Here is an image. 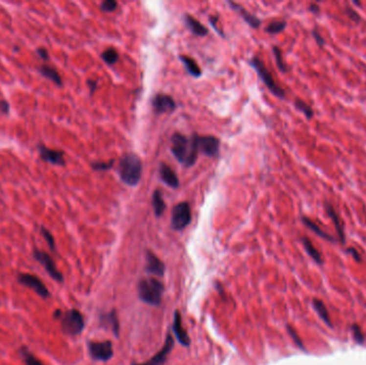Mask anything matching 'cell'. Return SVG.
<instances>
[{"instance_id": "26", "label": "cell", "mask_w": 366, "mask_h": 365, "mask_svg": "<svg viewBox=\"0 0 366 365\" xmlns=\"http://www.w3.org/2000/svg\"><path fill=\"white\" fill-rule=\"evenodd\" d=\"M313 306H314V309L316 310V312L318 313L319 317L321 318V319L325 323H327L329 327H333L332 322H331V318L329 316L328 309L325 308V305H324V303L322 302V301L319 300V299H314L313 300Z\"/></svg>"}, {"instance_id": "6", "label": "cell", "mask_w": 366, "mask_h": 365, "mask_svg": "<svg viewBox=\"0 0 366 365\" xmlns=\"http://www.w3.org/2000/svg\"><path fill=\"white\" fill-rule=\"evenodd\" d=\"M192 221L191 206L187 201L177 204L171 211V228L177 231L185 229Z\"/></svg>"}, {"instance_id": "22", "label": "cell", "mask_w": 366, "mask_h": 365, "mask_svg": "<svg viewBox=\"0 0 366 365\" xmlns=\"http://www.w3.org/2000/svg\"><path fill=\"white\" fill-rule=\"evenodd\" d=\"M152 207H153L154 214H156L157 218L162 217V214L164 213L165 209H166V205H165V201L163 199L162 192L160 190H156L153 192Z\"/></svg>"}, {"instance_id": "10", "label": "cell", "mask_w": 366, "mask_h": 365, "mask_svg": "<svg viewBox=\"0 0 366 365\" xmlns=\"http://www.w3.org/2000/svg\"><path fill=\"white\" fill-rule=\"evenodd\" d=\"M152 108L156 114L162 115L166 113H173L177 107L176 102L173 97L164 94H158L152 97Z\"/></svg>"}, {"instance_id": "27", "label": "cell", "mask_w": 366, "mask_h": 365, "mask_svg": "<svg viewBox=\"0 0 366 365\" xmlns=\"http://www.w3.org/2000/svg\"><path fill=\"white\" fill-rule=\"evenodd\" d=\"M101 58H102V60L106 63V65L113 66L118 61L119 53L114 48H110V49H106L104 51H103L102 55H101Z\"/></svg>"}, {"instance_id": "36", "label": "cell", "mask_w": 366, "mask_h": 365, "mask_svg": "<svg viewBox=\"0 0 366 365\" xmlns=\"http://www.w3.org/2000/svg\"><path fill=\"white\" fill-rule=\"evenodd\" d=\"M287 329H288V333H289V335H290L291 338H293V340H294V341L296 343V345L298 346L300 349L305 350L304 345H303L302 341L300 340V338L298 337V334H297V332L295 331V329H294V328H291L290 326H287Z\"/></svg>"}, {"instance_id": "42", "label": "cell", "mask_w": 366, "mask_h": 365, "mask_svg": "<svg viewBox=\"0 0 366 365\" xmlns=\"http://www.w3.org/2000/svg\"><path fill=\"white\" fill-rule=\"evenodd\" d=\"M347 252L348 253H349V254H351L352 255V256H353V258L354 259H356L357 260V262H362V257H361V255H360L359 254V252L356 250V248H353V247H349V248H348V250H347Z\"/></svg>"}, {"instance_id": "28", "label": "cell", "mask_w": 366, "mask_h": 365, "mask_svg": "<svg viewBox=\"0 0 366 365\" xmlns=\"http://www.w3.org/2000/svg\"><path fill=\"white\" fill-rule=\"evenodd\" d=\"M295 106L297 109H298V111H300L303 115H304L307 119H312L314 117V115H315V113H314V109L312 108L310 104H307L303 100H300V98H297V100L295 101Z\"/></svg>"}, {"instance_id": "44", "label": "cell", "mask_w": 366, "mask_h": 365, "mask_svg": "<svg viewBox=\"0 0 366 365\" xmlns=\"http://www.w3.org/2000/svg\"><path fill=\"white\" fill-rule=\"evenodd\" d=\"M308 11L312 13H319L320 12V8L317 3H312L310 7H308Z\"/></svg>"}, {"instance_id": "32", "label": "cell", "mask_w": 366, "mask_h": 365, "mask_svg": "<svg viewBox=\"0 0 366 365\" xmlns=\"http://www.w3.org/2000/svg\"><path fill=\"white\" fill-rule=\"evenodd\" d=\"M115 164V160H111L110 162H93L91 163V167L96 171H106L113 169Z\"/></svg>"}, {"instance_id": "39", "label": "cell", "mask_w": 366, "mask_h": 365, "mask_svg": "<svg viewBox=\"0 0 366 365\" xmlns=\"http://www.w3.org/2000/svg\"><path fill=\"white\" fill-rule=\"evenodd\" d=\"M312 34H313L314 39H315L316 43H317L319 46H323V45H324V43H325L324 38L321 36V34L319 33L318 30H316V29H314V30L312 31Z\"/></svg>"}, {"instance_id": "19", "label": "cell", "mask_w": 366, "mask_h": 365, "mask_svg": "<svg viewBox=\"0 0 366 365\" xmlns=\"http://www.w3.org/2000/svg\"><path fill=\"white\" fill-rule=\"evenodd\" d=\"M184 23L188 30L197 37H206L209 33V29L191 15L184 16Z\"/></svg>"}, {"instance_id": "34", "label": "cell", "mask_w": 366, "mask_h": 365, "mask_svg": "<svg viewBox=\"0 0 366 365\" xmlns=\"http://www.w3.org/2000/svg\"><path fill=\"white\" fill-rule=\"evenodd\" d=\"M41 234H42V236H43V238L45 239V241L47 242V244H48V246H49L50 250H51V251H55V248H56L55 239H54L53 235L50 234V231H49L48 229L45 228L44 226H42V227H41Z\"/></svg>"}, {"instance_id": "29", "label": "cell", "mask_w": 366, "mask_h": 365, "mask_svg": "<svg viewBox=\"0 0 366 365\" xmlns=\"http://www.w3.org/2000/svg\"><path fill=\"white\" fill-rule=\"evenodd\" d=\"M286 26H287V22L282 20V21H273L269 24L266 28V32L270 34H277L279 32H283Z\"/></svg>"}, {"instance_id": "41", "label": "cell", "mask_w": 366, "mask_h": 365, "mask_svg": "<svg viewBox=\"0 0 366 365\" xmlns=\"http://www.w3.org/2000/svg\"><path fill=\"white\" fill-rule=\"evenodd\" d=\"M87 84H88V87L90 89V94L92 95L94 94V91L98 89V80L95 79H88L87 80Z\"/></svg>"}, {"instance_id": "13", "label": "cell", "mask_w": 366, "mask_h": 365, "mask_svg": "<svg viewBox=\"0 0 366 365\" xmlns=\"http://www.w3.org/2000/svg\"><path fill=\"white\" fill-rule=\"evenodd\" d=\"M324 210L325 212H327L329 218L332 219V222L334 223L337 236H339V239L342 242V244H345L346 236H345L344 223H343L341 217L339 216V213L336 212L334 206L329 201H324Z\"/></svg>"}, {"instance_id": "9", "label": "cell", "mask_w": 366, "mask_h": 365, "mask_svg": "<svg viewBox=\"0 0 366 365\" xmlns=\"http://www.w3.org/2000/svg\"><path fill=\"white\" fill-rule=\"evenodd\" d=\"M17 280L22 284L28 288L32 289L33 292H36L40 297L46 299L49 297V292L47 287L45 286L43 281L38 277L37 275L29 274V273H21L17 276Z\"/></svg>"}, {"instance_id": "43", "label": "cell", "mask_w": 366, "mask_h": 365, "mask_svg": "<svg viewBox=\"0 0 366 365\" xmlns=\"http://www.w3.org/2000/svg\"><path fill=\"white\" fill-rule=\"evenodd\" d=\"M0 111H1L3 114L8 115L9 114V111H10V105L9 103L7 101H0Z\"/></svg>"}, {"instance_id": "35", "label": "cell", "mask_w": 366, "mask_h": 365, "mask_svg": "<svg viewBox=\"0 0 366 365\" xmlns=\"http://www.w3.org/2000/svg\"><path fill=\"white\" fill-rule=\"evenodd\" d=\"M351 330H352V333H353V337H354V340H356L359 344H363L364 341H365V335L364 333L362 332L361 328H360L358 324H352L351 326Z\"/></svg>"}, {"instance_id": "1", "label": "cell", "mask_w": 366, "mask_h": 365, "mask_svg": "<svg viewBox=\"0 0 366 365\" xmlns=\"http://www.w3.org/2000/svg\"><path fill=\"white\" fill-rule=\"evenodd\" d=\"M171 152L182 165L192 167L198 158V135L186 137L181 133H175L171 137Z\"/></svg>"}, {"instance_id": "45", "label": "cell", "mask_w": 366, "mask_h": 365, "mask_svg": "<svg viewBox=\"0 0 366 365\" xmlns=\"http://www.w3.org/2000/svg\"><path fill=\"white\" fill-rule=\"evenodd\" d=\"M353 3L357 4V5H361V2H358V1H353Z\"/></svg>"}, {"instance_id": "18", "label": "cell", "mask_w": 366, "mask_h": 365, "mask_svg": "<svg viewBox=\"0 0 366 365\" xmlns=\"http://www.w3.org/2000/svg\"><path fill=\"white\" fill-rule=\"evenodd\" d=\"M228 4L230 5L231 9L237 11V12L239 13V15L242 17V19L244 20V22L247 23V24L252 27V28H258L260 25H261V21L258 19V17L255 16L254 14L250 13L249 11L245 10V8H243L242 5H240L239 3L237 2H233V1H228Z\"/></svg>"}, {"instance_id": "17", "label": "cell", "mask_w": 366, "mask_h": 365, "mask_svg": "<svg viewBox=\"0 0 366 365\" xmlns=\"http://www.w3.org/2000/svg\"><path fill=\"white\" fill-rule=\"evenodd\" d=\"M159 173H160V178L161 180L168 185L171 189H178L180 182H179V178L177 176V173L170 169L168 165L165 163H161L159 167Z\"/></svg>"}, {"instance_id": "2", "label": "cell", "mask_w": 366, "mask_h": 365, "mask_svg": "<svg viewBox=\"0 0 366 365\" xmlns=\"http://www.w3.org/2000/svg\"><path fill=\"white\" fill-rule=\"evenodd\" d=\"M118 173L123 183L129 187H136L139 183L142 173V163L134 153L124 154L118 166Z\"/></svg>"}, {"instance_id": "14", "label": "cell", "mask_w": 366, "mask_h": 365, "mask_svg": "<svg viewBox=\"0 0 366 365\" xmlns=\"http://www.w3.org/2000/svg\"><path fill=\"white\" fill-rule=\"evenodd\" d=\"M173 347H174V339L170 334H168L167 339L164 343L163 348L160 350L156 356L145 363L134 364V365H163L165 362H166L167 357L170 353V351L173 350Z\"/></svg>"}, {"instance_id": "30", "label": "cell", "mask_w": 366, "mask_h": 365, "mask_svg": "<svg viewBox=\"0 0 366 365\" xmlns=\"http://www.w3.org/2000/svg\"><path fill=\"white\" fill-rule=\"evenodd\" d=\"M21 355L26 365H44L37 357H34L32 353L26 348V347H23V348L21 349Z\"/></svg>"}, {"instance_id": "8", "label": "cell", "mask_w": 366, "mask_h": 365, "mask_svg": "<svg viewBox=\"0 0 366 365\" xmlns=\"http://www.w3.org/2000/svg\"><path fill=\"white\" fill-rule=\"evenodd\" d=\"M33 257L43 266L51 279H54L55 281L60 282V283L64 281V275H62L61 272L57 269V266L53 260V258L50 257L49 254L36 248V250L33 251Z\"/></svg>"}, {"instance_id": "21", "label": "cell", "mask_w": 366, "mask_h": 365, "mask_svg": "<svg viewBox=\"0 0 366 365\" xmlns=\"http://www.w3.org/2000/svg\"><path fill=\"white\" fill-rule=\"evenodd\" d=\"M301 221H302L303 224H304V225L306 226L307 228H310V229H311L312 231H314V233H315L317 236L321 237L322 239L328 240V241H331V242H335V238H334L333 236H331V235H329L328 233H325L324 230H322L321 228L319 227V225H318V224H316L315 222L312 221V219H311L310 218H307V217H302V218H301Z\"/></svg>"}, {"instance_id": "24", "label": "cell", "mask_w": 366, "mask_h": 365, "mask_svg": "<svg viewBox=\"0 0 366 365\" xmlns=\"http://www.w3.org/2000/svg\"><path fill=\"white\" fill-rule=\"evenodd\" d=\"M302 243H303V246H304V248H305L306 253L313 258L314 262H315L318 265H322L323 264V258L321 256V254H320V252L317 250V248L313 245V243L311 242V240L306 238V237H304V238H302Z\"/></svg>"}, {"instance_id": "5", "label": "cell", "mask_w": 366, "mask_h": 365, "mask_svg": "<svg viewBox=\"0 0 366 365\" xmlns=\"http://www.w3.org/2000/svg\"><path fill=\"white\" fill-rule=\"evenodd\" d=\"M61 329L66 334L75 337L81 334L85 328V319L82 313L77 310H69L61 314Z\"/></svg>"}, {"instance_id": "7", "label": "cell", "mask_w": 366, "mask_h": 365, "mask_svg": "<svg viewBox=\"0 0 366 365\" xmlns=\"http://www.w3.org/2000/svg\"><path fill=\"white\" fill-rule=\"evenodd\" d=\"M90 357L95 361H108L114 356L113 345L110 341H90L88 344Z\"/></svg>"}, {"instance_id": "3", "label": "cell", "mask_w": 366, "mask_h": 365, "mask_svg": "<svg viewBox=\"0 0 366 365\" xmlns=\"http://www.w3.org/2000/svg\"><path fill=\"white\" fill-rule=\"evenodd\" d=\"M139 298L145 303L159 306L162 302V297L164 293V285L158 279H144L139 281L137 285Z\"/></svg>"}, {"instance_id": "46", "label": "cell", "mask_w": 366, "mask_h": 365, "mask_svg": "<svg viewBox=\"0 0 366 365\" xmlns=\"http://www.w3.org/2000/svg\"><path fill=\"white\" fill-rule=\"evenodd\" d=\"M364 214H365V219H366V208L364 207Z\"/></svg>"}, {"instance_id": "11", "label": "cell", "mask_w": 366, "mask_h": 365, "mask_svg": "<svg viewBox=\"0 0 366 365\" xmlns=\"http://www.w3.org/2000/svg\"><path fill=\"white\" fill-rule=\"evenodd\" d=\"M38 150H39L40 158H41L44 162H48V163L50 164L58 165V166L66 165L65 153L64 151H61V150L47 148L43 144L38 145Z\"/></svg>"}, {"instance_id": "40", "label": "cell", "mask_w": 366, "mask_h": 365, "mask_svg": "<svg viewBox=\"0 0 366 365\" xmlns=\"http://www.w3.org/2000/svg\"><path fill=\"white\" fill-rule=\"evenodd\" d=\"M37 54L39 55V57L41 58L42 60H48L49 56H48V51L46 50V49H44V48H39V49H37Z\"/></svg>"}, {"instance_id": "23", "label": "cell", "mask_w": 366, "mask_h": 365, "mask_svg": "<svg viewBox=\"0 0 366 365\" xmlns=\"http://www.w3.org/2000/svg\"><path fill=\"white\" fill-rule=\"evenodd\" d=\"M180 60L182 61L183 65H184L188 74L192 75V76L199 77L200 75H202V70H200V68L197 65V62L194 60L193 58L184 56V55H181Z\"/></svg>"}, {"instance_id": "16", "label": "cell", "mask_w": 366, "mask_h": 365, "mask_svg": "<svg viewBox=\"0 0 366 365\" xmlns=\"http://www.w3.org/2000/svg\"><path fill=\"white\" fill-rule=\"evenodd\" d=\"M173 332L175 334L176 339L178 340L179 343L183 346H190V338H188V334L187 332L185 331V329L183 328V324H182V318H181V315L180 313L178 311L175 312V315H174V322H173Z\"/></svg>"}, {"instance_id": "31", "label": "cell", "mask_w": 366, "mask_h": 365, "mask_svg": "<svg viewBox=\"0 0 366 365\" xmlns=\"http://www.w3.org/2000/svg\"><path fill=\"white\" fill-rule=\"evenodd\" d=\"M273 55L274 57H275V61H276V65H277V68L278 70L285 73L288 71V68H287V65H286L285 61L283 60V55H282V50L279 49V48H277V46H273Z\"/></svg>"}, {"instance_id": "4", "label": "cell", "mask_w": 366, "mask_h": 365, "mask_svg": "<svg viewBox=\"0 0 366 365\" xmlns=\"http://www.w3.org/2000/svg\"><path fill=\"white\" fill-rule=\"evenodd\" d=\"M250 63H251V66L254 68L256 73L258 74V76L262 80V83L267 86V88L270 90L275 97L279 98H285V96H286L285 90L282 88L281 86H278V84L275 82V80H274L273 75L271 74L270 71L268 70V68L265 66V63L262 62L260 58L256 57V56L252 57Z\"/></svg>"}, {"instance_id": "20", "label": "cell", "mask_w": 366, "mask_h": 365, "mask_svg": "<svg viewBox=\"0 0 366 365\" xmlns=\"http://www.w3.org/2000/svg\"><path fill=\"white\" fill-rule=\"evenodd\" d=\"M100 322L105 329H111L114 335L119 337V320L115 311H112L108 314H104L100 317Z\"/></svg>"}, {"instance_id": "37", "label": "cell", "mask_w": 366, "mask_h": 365, "mask_svg": "<svg viewBox=\"0 0 366 365\" xmlns=\"http://www.w3.org/2000/svg\"><path fill=\"white\" fill-rule=\"evenodd\" d=\"M345 12H346V14L348 15V17H349V19L351 21L356 22V23L361 22V16H360V14L354 9H352L350 7H346Z\"/></svg>"}, {"instance_id": "33", "label": "cell", "mask_w": 366, "mask_h": 365, "mask_svg": "<svg viewBox=\"0 0 366 365\" xmlns=\"http://www.w3.org/2000/svg\"><path fill=\"white\" fill-rule=\"evenodd\" d=\"M118 8V3L115 0H104L100 5V9L103 11V12L106 13H112L115 12Z\"/></svg>"}, {"instance_id": "38", "label": "cell", "mask_w": 366, "mask_h": 365, "mask_svg": "<svg viewBox=\"0 0 366 365\" xmlns=\"http://www.w3.org/2000/svg\"><path fill=\"white\" fill-rule=\"evenodd\" d=\"M217 22H219V17H217V16H213V15L209 16V23H210V25L212 26V28L214 29V30H215L217 33H219V36H221L222 38H225L224 32H223V31L221 30V29H220L219 27H217Z\"/></svg>"}, {"instance_id": "12", "label": "cell", "mask_w": 366, "mask_h": 365, "mask_svg": "<svg viewBox=\"0 0 366 365\" xmlns=\"http://www.w3.org/2000/svg\"><path fill=\"white\" fill-rule=\"evenodd\" d=\"M199 151L210 158H215L220 152V140L215 136H198Z\"/></svg>"}, {"instance_id": "15", "label": "cell", "mask_w": 366, "mask_h": 365, "mask_svg": "<svg viewBox=\"0 0 366 365\" xmlns=\"http://www.w3.org/2000/svg\"><path fill=\"white\" fill-rule=\"evenodd\" d=\"M146 270L148 273L163 276L165 273V265L160 259L157 255H154L152 252H147L146 254Z\"/></svg>"}, {"instance_id": "25", "label": "cell", "mask_w": 366, "mask_h": 365, "mask_svg": "<svg viewBox=\"0 0 366 365\" xmlns=\"http://www.w3.org/2000/svg\"><path fill=\"white\" fill-rule=\"evenodd\" d=\"M39 72L41 73V75H43L44 77L50 79L51 82L55 83L57 86H59V87L62 86V79L60 77V75L54 68H51L46 65H43L39 68Z\"/></svg>"}]
</instances>
